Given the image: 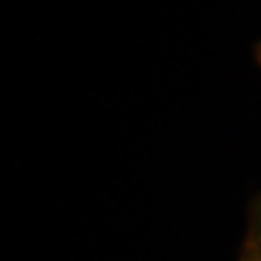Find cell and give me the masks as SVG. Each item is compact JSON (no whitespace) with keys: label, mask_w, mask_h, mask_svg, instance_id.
Wrapping results in <instances>:
<instances>
[{"label":"cell","mask_w":261,"mask_h":261,"mask_svg":"<svg viewBox=\"0 0 261 261\" xmlns=\"http://www.w3.org/2000/svg\"><path fill=\"white\" fill-rule=\"evenodd\" d=\"M256 63L261 65V41H259V44H256Z\"/></svg>","instance_id":"2"},{"label":"cell","mask_w":261,"mask_h":261,"mask_svg":"<svg viewBox=\"0 0 261 261\" xmlns=\"http://www.w3.org/2000/svg\"><path fill=\"white\" fill-rule=\"evenodd\" d=\"M237 261H261V191L256 194L247 215V227Z\"/></svg>","instance_id":"1"}]
</instances>
